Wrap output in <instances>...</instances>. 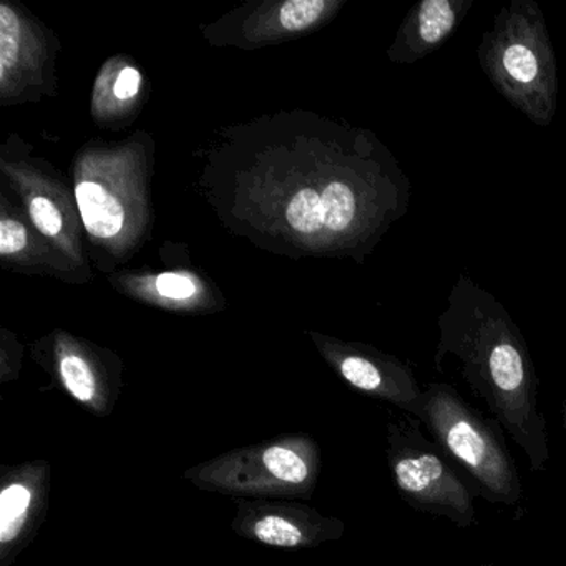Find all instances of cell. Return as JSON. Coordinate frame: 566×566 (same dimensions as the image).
<instances>
[{
	"label": "cell",
	"instance_id": "obj_1",
	"mask_svg": "<svg viewBox=\"0 0 566 566\" xmlns=\"http://www.w3.org/2000/svg\"><path fill=\"white\" fill-rule=\"evenodd\" d=\"M436 369L455 357L460 374L493 419L523 450L533 472L548 465V430L539 379L528 344L503 304L472 277L459 274L437 319Z\"/></svg>",
	"mask_w": 566,
	"mask_h": 566
},
{
	"label": "cell",
	"instance_id": "obj_2",
	"mask_svg": "<svg viewBox=\"0 0 566 566\" xmlns=\"http://www.w3.org/2000/svg\"><path fill=\"white\" fill-rule=\"evenodd\" d=\"M490 84L538 127H549L558 104V75L545 15L535 0H512L493 18L476 49Z\"/></svg>",
	"mask_w": 566,
	"mask_h": 566
},
{
	"label": "cell",
	"instance_id": "obj_3",
	"mask_svg": "<svg viewBox=\"0 0 566 566\" xmlns=\"http://www.w3.org/2000/svg\"><path fill=\"white\" fill-rule=\"evenodd\" d=\"M410 416L432 433L440 450L472 482L476 495L505 506L522 500V480L502 427L473 409L450 384H429Z\"/></svg>",
	"mask_w": 566,
	"mask_h": 566
},
{
	"label": "cell",
	"instance_id": "obj_4",
	"mask_svg": "<svg viewBox=\"0 0 566 566\" xmlns=\"http://www.w3.org/2000/svg\"><path fill=\"white\" fill-rule=\"evenodd\" d=\"M387 462L403 502L460 528L475 523V493L452 460L430 442L416 417H396L387 427Z\"/></svg>",
	"mask_w": 566,
	"mask_h": 566
},
{
	"label": "cell",
	"instance_id": "obj_5",
	"mask_svg": "<svg viewBox=\"0 0 566 566\" xmlns=\"http://www.w3.org/2000/svg\"><path fill=\"white\" fill-rule=\"evenodd\" d=\"M364 197L349 181L334 180L321 193L311 188L297 191L287 203V223L303 234L317 233L326 228L331 233H347L364 217L387 230L389 224L364 213ZM363 228V227H360Z\"/></svg>",
	"mask_w": 566,
	"mask_h": 566
},
{
	"label": "cell",
	"instance_id": "obj_6",
	"mask_svg": "<svg viewBox=\"0 0 566 566\" xmlns=\"http://www.w3.org/2000/svg\"><path fill=\"white\" fill-rule=\"evenodd\" d=\"M473 8V0H422L403 19L389 51L396 64L413 65L439 51Z\"/></svg>",
	"mask_w": 566,
	"mask_h": 566
},
{
	"label": "cell",
	"instance_id": "obj_7",
	"mask_svg": "<svg viewBox=\"0 0 566 566\" xmlns=\"http://www.w3.org/2000/svg\"><path fill=\"white\" fill-rule=\"evenodd\" d=\"M340 376L360 392L379 397L410 413L422 390L409 366L386 354L350 350L339 357Z\"/></svg>",
	"mask_w": 566,
	"mask_h": 566
},
{
	"label": "cell",
	"instance_id": "obj_8",
	"mask_svg": "<svg viewBox=\"0 0 566 566\" xmlns=\"http://www.w3.org/2000/svg\"><path fill=\"white\" fill-rule=\"evenodd\" d=\"M75 197L82 220L92 237L108 240L120 233L125 221L124 207L102 185L82 181L75 188Z\"/></svg>",
	"mask_w": 566,
	"mask_h": 566
},
{
	"label": "cell",
	"instance_id": "obj_9",
	"mask_svg": "<svg viewBox=\"0 0 566 566\" xmlns=\"http://www.w3.org/2000/svg\"><path fill=\"white\" fill-rule=\"evenodd\" d=\"M32 493L22 483H11L0 493V539L2 543L18 538L31 510Z\"/></svg>",
	"mask_w": 566,
	"mask_h": 566
},
{
	"label": "cell",
	"instance_id": "obj_10",
	"mask_svg": "<svg viewBox=\"0 0 566 566\" xmlns=\"http://www.w3.org/2000/svg\"><path fill=\"white\" fill-rule=\"evenodd\" d=\"M263 462L271 475L276 476L281 482L291 483V485L306 482L307 473H310L303 457L287 447H270L263 453Z\"/></svg>",
	"mask_w": 566,
	"mask_h": 566
},
{
	"label": "cell",
	"instance_id": "obj_11",
	"mask_svg": "<svg viewBox=\"0 0 566 566\" xmlns=\"http://www.w3.org/2000/svg\"><path fill=\"white\" fill-rule=\"evenodd\" d=\"M21 45V22L8 4L0 6V81L14 69Z\"/></svg>",
	"mask_w": 566,
	"mask_h": 566
},
{
	"label": "cell",
	"instance_id": "obj_12",
	"mask_svg": "<svg viewBox=\"0 0 566 566\" xmlns=\"http://www.w3.org/2000/svg\"><path fill=\"white\" fill-rule=\"evenodd\" d=\"M61 376L69 392L84 403L94 402L95 379L91 367L78 356H65L61 360Z\"/></svg>",
	"mask_w": 566,
	"mask_h": 566
},
{
	"label": "cell",
	"instance_id": "obj_13",
	"mask_svg": "<svg viewBox=\"0 0 566 566\" xmlns=\"http://www.w3.org/2000/svg\"><path fill=\"white\" fill-rule=\"evenodd\" d=\"M254 536L260 542L274 546H296L304 542L300 526L280 515H266L254 523Z\"/></svg>",
	"mask_w": 566,
	"mask_h": 566
},
{
	"label": "cell",
	"instance_id": "obj_14",
	"mask_svg": "<svg viewBox=\"0 0 566 566\" xmlns=\"http://www.w3.org/2000/svg\"><path fill=\"white\" fill-rule=\"evenodd\" d=\"M324 0H290L281 6L280 22L286 31H304L319 21L326 9Z\"/></svg>",
	"mask_w": 566,
	"mask_h": 566
},
{
	"label": "cell",
	"instance_id": "obj_15",
	"mask_svg": "<svg viewBox=\"0 0 566 566\" xmlns=\"http://www.w3.org/2000/svg\"><path fill=\"white\" fill-rule=\"evenodd\" d=\"M31 218L45 237H57L62 230V214L49 198L38 197L31 203Z\"/></svg>",
	"mask_w": 566,
	"mask_h": 566
},
{
	"label": "cell",
	"instance_id": "obj_16",
	"mask_svg": "<svg viewBox=\"0 0 566 566\" xmlns=\"http://www.w3.org/2000/svg\"><path fill=\"white\" fill-rule=\"evenodd\" d=\"M28 247V231L19 221H0V254L11 256V254L21 253Z\"/></svg>",
	"mask_w": 566,
	"mask_h": 566
},
{
	"label": "cell",
	"instance_id": "obj_17",
	"mask_svg": "<svg viewBox=\"0 0 566 566\" xmlns=\"http://www.w3.org/2000/svg\"><path fill=\"white\" fill-rule=\"evenodd\" d=\"M157 290L161 296L170 300H188L197 293V286L184 274L164 273L157 277Z\"/></svg>",
	"mask_w": 566,
	"mask_h": 566
},
{
	"label": "cell",
	"instance_id": "obj_18",
	"mask_svg": "<svg viewBox=\"0 0 566 566\" xmlns=\"http://www.w3.org/2000/svg\"><path fill=\"white\" fill-rule=\"evenodd\" d=\"M142 87V75L137 69L125 67L114 85V94L118 101H130Z\"/></svg>",
	"mask_w": 566,
	"mask_h": 566
},
{
	"label": "cell",
	"instance_id": "obj_19",
	"mask_svg": "<svg viewBox=\"0 0 566 566\" xmlns=\"http://www.w3.org/2000/svg\"><path fill=\"white\" fill-rule=\"evenodd\" d=\"M562 422H563V427H565V433H566V379H565V396H563V402H562Z\"/></svg>",
	"mask_w": 566,
	"mask_h": 566
},
{
	"label": "cell",
	"instance_id": "obj_20",
	"mask_svg": "<svg viewBox=\"0 0 566 566\" xmlns=\"http://www.w3.org/2000/svg\"><path fill=\"white\" fill-rule=\"evenodd\" d=\"M480 566H490V565H480Z\"/></svg>",
	"mask_w": 566,
	"mask_h": 566
}]
</instances>
